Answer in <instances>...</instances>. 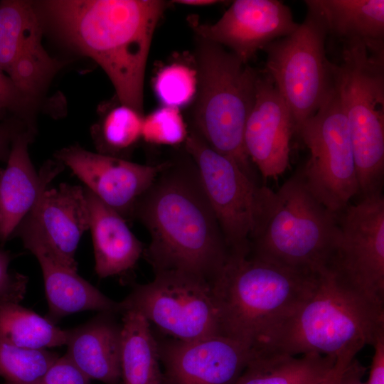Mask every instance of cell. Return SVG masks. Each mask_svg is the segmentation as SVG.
Here are the masks:
<instances>
[{
	"mask_svg": "<svg viewBox=\"0 0 384 384\" xmlns=\"http://www.w3.org/2000/svg\"><path fill=\"white\" fill-rule=\"evenodd\" d=\"M4 384H7V383H4Z\"/></svg>",
	"mask_w": 384,
	"mask_h": 384,
	"instance_id": "obj_39",
	"label": "cell"
},
{
	"mask_svg": "<svg viewBox=\"0 0 384 384\" xmlns=\"http://www.w3.org/2000/svg\"><path fill=\"white\" fill-rule=\"evenodd\" d=\"M366 368L353 358L344 368L338 384H367L363 381Z\"/></svg>",
	"mask_w": 384,
	"mask_h": 384,
	"instance_id": "obj_36",
	"label": "cell"
},
{
	"mask_svg": "<svg viewBox=\"0 0 384 384\" xmlns=\"http://www.w3.org/2000/svg\"><path fill=\"white\" fill-rule=\"evenodd\" d=\"M351 361L346 359L336 360L332 370L319 384H338L342 372Z\"/></svg>",
	"mask_w": 384,
	"mask_h": 384,
	"instance_id": "obj_37",
	"label": "cell"
},
{
	"mask_svg": "<svg viewBox=\"0 0 384 384\" xmlns=\"http://www.w3.org/2000/svg\"><path fill=\"white\" fill-rule=\"evenodd\" d=\"M28 215L53 253L77 271L75 252L81 237L90 228L85 188L67 183L48 188Z\"/></svg>",
	"mask_w": 384,
	"mask_h": 384,
	"instance_id": "obj_20",
	"label": "cell"
},
{
	"mask_svg": "<svg viewBox=\"0 0 384 384\" xmlns=\"http://www.w3.org/2000/svg\"><path fill=\"white\" fill-rule=\"evenodd\" d=\"M119 302L122 314L143 316L166 336L192 342L221 335L212 286L196 275L174 270L154 273Z\"/></svg>",
	"mask_w": 384,
	"mask_h": 384,
	"instance_id": "obj_10",
	"label": "cell"
},
{
	"mask_svg": "<svg viewBox=\"0 0 384 384\" xmlns=\"http://www.w3.org/2000/svg\"><path fill=\"white\" fill-rule=\"evenodd\" d=\"M86 186L85 188L116 210L126 220L132 219L137 200L165 167L161 164H140L126 159L92 152L78 144L54 154Z\"/></svg>",
	"mask_w": 384,
	"mask_h": 384,
	"instance_id": "obj_14",
	"label": "cell"
},
{
	"mask_svg": "<svg viewBox=\"0 0 384 384\" xmlns=\"http://www.w3.org/2000/svg\"><path fill=\"white\" fill-rule=\"evenodd\" d=\"M197 48L198 97L193 131L256 179L243 135L259 72L217 43L199 38Z\"/></svg>",
	"mask_w": 384,
	"mask_h": 384,
	"instance_id": "obj_6",
	"label": "cell"
},
{
	"mask_svg": "<svg viewBox=\"0 0 384 384\" xmlns=\"http://www.w3.org/2000/svg\"><path fill=\"white\" fill-rule=\"evenodd\" d=\"M296 133L310 152L299 169L307 187L338 215L359 188L348 124L335 82L319 110Z\"/></svg>",
	"mask_w": 384,
	"mask_h": 384,
	"instance_id": "obj_11",
	"label": "cell"
},
{
	"mask_svg": "<svg viewBox=\"0 0 384 384\" xmlns=\"http://www.w3.org/2000/svg\"><path fill=\"white\" fill-rule=\"evenodd\" d=\"M70 329H62L46 317L23 307L20 303L0 306V335L23 348L46 350L67 344Z\"/></svg>",
	"mask_w": 384,
	"mask_h": 384,
	"instance_id": "obj_26",
	"label": "cell"
},
{
	"mask_svg": "<svg viewBox=\"0 0 384 384\" xmlns=\"http://www.w3.org/2000/svg\"><path fill=\"white\" fill-rule=\"evenodd\" d=\"M339 235L327 269L384 306V198L361 197L338 214Z\"/></svg>",
	"mask_w": 384,
	"mask_h": 384,
	"instance_id": "obj_12",
	"label": "cell"
},
{
	"mask_svg": "<svg viewBox=\"0 0 384 384\" xmlns=\"http://www.w3.org/2000/svg\"><path fill=\"white\" fill-rule=\"evenodd\" d=\"M132 218L150 235L143 255L154 273L180 271L212 284L229 257L230 251L191 157L166 161L137 200Z\"/></svg>",
	"mask_w": 384,
	"mask_h": 384,
	"instance_id": "obj_2",
	"label": "cell"
},
{
	"mask_svg": "<svg viewBox=\"0 0 384 384\" xmlns=\"http://www.w3.org/2000/svg\"><path fill=\"white\" fill-rule=\"evenodd\" d=\"M188 133L178 108L163 106L143 117L141 139L149 144L179 145Z\"/></svg>",
	"mask_w": 384,
	"mask_h": 384,
	"instance_id": "obj_30",
	"label": "cell"
},
{
	"mask_svg": "<svg viewBox=\"0 0 384 384\" xmlns=\"http://www.w3.org/2000/svg\"><path fill=\"white\" fill-rule=\"evenodd\" d=\"M230 253L248 254L276 193L245 173L232 159L212 149L195 131L185 142Z\"/></svg>",
	"mask_w": 384,
	"mask_h": 384,
	"instance_id": "obj_8",
	"label": "cell"
},
{
	"mask_svg": "<svg viewBox=\"0 0 384 384\" xmlns=\"http://www.w3.org/2000/svg\"><path fill=\"white\" fill-rule=\"evenodd\" d=\"M334 82L347 119L361 197L382 193L384 176V50L344 43Z\"/></svg>",
	"mask_w": 384,
	"mask_h": 384,
	"instance_id": "obj_7",
	"label": "cell"
},
{
	"mask_svg": "<svg viewBox=\"0 0 384 384\" xmlns=\"http://www.w3.org/2000/svg\"><path fill=\"white\" fill-rule=\"evenodd\" d=\"M307 13L289 35L268 44L266 73L289 107L297 132L319 110L334 85V66L326 58L329 34L315 0L305 1Z\"/></svg>",
	"mask_w": 384,
	"mask_h": 384,
	"instance_id": "obj_9",
	"label": "cell"
},
{
	"mask_svg": "<svg viewBox=\"0 0 384 384\" xmlns=\"http://www.w3.org/2000/svg\"><path fill=\"white\" fill-rule=\"evenodd\" d=\"M318 277L230 253L211 284L221 335L259 351L311 295Z\"/></svg>",
	"mask_w": 384,
	"mask_h": 384,
	"instance_id": "obj_3",
	"label": "cell"
},
{
	"mask_svg": "<svg viewBox=\"0 0 384 384\" xmlns=\"http://www.w3.org/2000/svg\"><path fill=\"white\" fill-rule=\"evenodd\" d=\"M372 346L374 353L366 383L384 384V332L378 335Z\"/></svg>",
	"mask_w": 384,
	"mask_h": 384,
	"instance_id": "obj_35",
	"label": "cell"
},
{
	"mask_svg": "<svg viewBox=\"0 0 384 384\" xmlns=\"http://www.w3.org/2000/svg\"><path fill=\"white\" fill-rule=\"evenodd\" d=\"M335 363L336 359L317 353H254L236 384H319Z\"/></svg>",
	"mask_w": 384,
	"mask_h": 384,
	"instance_id": "obj_24",
	"label": "cell"
},
{
	"mask_svg": "<svg viewBox=\"0 0 384 384\" xmlns=\"http://www.w3.org/2000/svg\"><path fill=\"white\" fill-rule=\"evenodd\" d=\"M14 235L37 259L43 274L48 305L46 318L56 324L65 316L87 310L122 313L115 302L62 263L45 243L32 219L26 215Z\"/></svg>",
	"mask_w": 384,
	"mask_h": 384,
	"instance_id": "obj_18",
	"label": "cell"
},
{
	"mask_svg": "<svg viewBox=\"0 0 384 384\" xmlns=\"http://www.w3.org/2000/svg\"><path fill=\"white\" fill-rule=\"evenodd\" d=\"M26 129L30 128L16 117L0 121V161H7L14 138Z\"/></svg>",
	"mask_w": 384,
	"mask_h": 384,
	"instance_id": "obj_34",
	"label": "cell"
},
{
	"mask_svg": "<svg viewBox=\"0 0 384 384\" xmlns=\"http://www.w3.org/2000/svg\"><path fill=\"white\" fill-rule=\"evenodd\" d=\"M294 133L293 117L285 101L270 77L259 73L243 142L250 161L263 177L275 178L286 171Z\"/></svg>",
	"mask_w": 384,
	"mask_h": 384,
	"instance_id": "obj_17",
	"label": "cell"
},
{
	"mask_svg": "<svg viewBox=\"0 0 384 384\" xmlns=\"http://www.w3.org/2000/svg\"><path fill=\"white\" fill-rule=\"evenodd\" d=\"M122 314L121 380L124 384H162L157 342L149 322L136 312Z\"/></svg>",
	"mask_w": 384,
	"mask_h": 384,
	"instance_id": "obj_25",
	"label": "cell"
},
{
	"mask_svg": "<svg viewBox=\"0 0 384 384\" xmlns=\"http://www.w3.org/2000/svg\"><path fill=\"white\" fill-rule=\"evenodd\" d=\"M42 100L21 90L0 68V121L16 117L36 131V114Z\"/></svg>",
	"mask_w": 384,
	"mask_h": 384,
	"instance_id": "obj_31",
	"label": "cell"
},
{
	"mask_svg": "<svg viewBox=\"0 0 384 384\" xmlns=\"http://www.w3.org/2000/svg\"><path fill=\"white\" fill-rule=\"evenodd\" d=\"M114 313L100 312L70 329L66 356L90 380L105 384L121 380L122 324Z\"/></svg>",
	"mask_w": 384,
	"mask_h": 384,
	"instance_id": "obj_21",
	"label": "cell"
},
{
	"mask_svg": "<svg viewBox=\"0 0 384 384\" xmlns=\"http://www.w3.org/2000/svg\"><path fill=\"white\" fill-rule=\"evenodd\" d=\"M329 33L344 43L358 41L384 50L383 0H315Z\"/></svg>",
	"mask_w": 384,
	"mask_h": 384,
	"instance_id": "obj_23",
	"label": "cell"
},
{
	"mask_svg": "<svg viewBox=\"0 0 384 384\" xmlns=\"http://www.w3.org/2000/svg\"><path fill=\"white\" fill-rule=\"evenodd\" d=\"M384 332V307L373 303L333 272L319 274L311 295L257 353H317L353 360Z\"/></svg>",
	"mask_w": 384,
	"mask_h": 384,
	"instance_id": "obj_4",
	"label": "cell"
},
{
	"mask_svg": "<svg viewBox=\"0 0 384 384\" xmlns=\"http://www.w3.org/2000/svg\"><path fill=\"white\" fill-rule=\"evenodd\" d=\"M270 213L247 255L294 272L327 269L339 235L338 215L323 205L299 170L275 192Z\"/></svg>",
	"mask_w": 384,
	"mask_h": 384,
	"instance_id": "obj_5",
	"label": "cell"
},
{
	"mask_svg": "<svg viewBox=\"0 0 384 384\" xmlns=\"http://www.w3.org/2000/svg\"><path fill=\"white\" fill-rule=\"evenodd\" d=\"M174 2L190 6H206L214 4L220 1L214 0H178L174 1Z\"/></svg>",
	"mask_w": 384,
	"mask_h": 384,
	"instance_id": "obj_38",
	"label": "cell"
},
{
	"mask_svg": "<svg viewBox=\"0 0 384 384\" xmlns=\"http://www.w3.org/2000/svg\"><path fill=\"white\" fill-rule=\"evenodd\" d=\"M154 91L163 106L178 108L188 104L198 90V73L187 65L174 63L161 69Z\"/></svg>",
	"mask_w": 384,
	"mask_h": 384,
	"instance_id": "obj_29",
	"label": "cell"
},
{
	"mask_svg": "<svg viewBox=\"0 0 384 384\" xmlns=\"http://www.w3.org/2000/svg\"><path fill=\"white\" fill-rule=\"evenodd\" d=\"M188 21L198 38L229 48L247 64L260 50L299 26L290 9L277 0H236L213 24L193 16Z\"/></svg>",
	"mask_w": 384,
	"mask_h": 384,
	"instance_id": "obj_16",
	"label": "cell"
},
{
	"mask_svg": "<svg viewBox=\"0 0 384 384\" xmlns=\"http://www.w3.org/2000/svg\"><path fill=\"white\" fill-rule=\"evenodd\" d=\"M40 384H91L87 377L66 356L59 358L43 375Z\"/></svg>",
	"mask_w": 384,
	"mask_h": 384,
	"instance_id": "obj_33",
	"label": "cell"
},
{
	"mask_svg": "<svg viewBox=\"0 0 384 384\" xmlns=\"http://www.w3.org/2000/svg\"><path fill=\"white\" fill-rule=\"evenodd\" d=\"M58 358L47 350L18 347L0 335V377L7 384H40Z\"/></svg>",
	"mask_w": 384,
	"mask_h": 384,
	"instance_id": "obj_28",
	"label": "cell"
},
{
	"mask_svg": "<svg viewBox=\"0 0 384 384\" xmlns=\"http://www.w3.org/2000/svg\"><path fill=\"white\" fill-rule=\"evenodd\" d=\"M85 188L90 210L95 270L100 278L122 275L132 270L143 255V243L127 220Z\"/></svg>",
	"mask_w": 384,
	"mask_h": 384,
	"instance_id": "obj_22",
	"label": "cell"
},
{
	"mask_svg": "<svg viewBox=\"0 0 384 384\" xmlns=\"http://www.w3.org/2000/svg\"><path fill=\"white\" fill-rule=\"evenodd\" d=\"M43 23L36 4L0 1V68L21 90L40 100L64 65L44 48Z\"/></svg>",
	"mask_w": 384,
	"mask_h": 384,
	"instance_id": "obj_13",
	"label": "cell"
},
{
	"mask_svg": "<svg viewBox=\"0 0 384 384\" xmlns=\"http://www.w3.org/2000/svg\"><path fill=\"white\" fill-rule=\"evenodd\" d=\"M36 132L26 129L14 138L6 161L0 170V242L14 234L24 218L35 207L50 181L64 166L48 160L36 170L29 156L28 146Z\"/></svg>",
	"mask_w": 384,
	"mask_h": 384,
	"instance_id": "obj_19",
	"label": "cell"
},
{
	"mask_svg": "<svg viewBox=\"0 0 384 384\" xmlns=\"http://www.w3.org/2000/svg\"><path fill=\"white\" fill-rule=\"evenodd\" d=\"M143 117L119 101L115 105L101 110L99 120L91 127L97 152L123 158V154L141 139Z\"/></svg>",
	"mask_w": 384,
	"mask_h": 384,
	"instance_id": "obj_27",
	"label": "cell"
},
{
	"mask_svg": "<svg viewBox=\"0 0 384 384\" xmlns=\"http://www.w3.org/2000/svg\"><path fill=\"white\" fill-rule=\"evenodd\" d=\"M162 384H236L253 356L245 345L218 335L185 342L154 334Z\"/></svg>",
	"mask_w": 384,
	"mask_h": 384,
	"instance_id": "obj_15",
	"label": "cell"
},
{
	"mask_svg": "<svg viewBox=\"0 0 384 384\" xmlns=\"http://www.w3.org/2000/svg\"><path fill=\"white\" fill-rule=\"evenodd\" d=\"M12 256L0 249V306L8 303H20L23 299L28 277L9 269Z\"/></svg>",
	"mask_w": 384,
	"mask_h": 384,
	"instance_id": "obj_32",
	"label": "cell"
},
{
	"mask_svg": "<svg viewBox=\"0 0 384 384\" xmlns=\"http://www.w3.org/2000/svg\"><path fill=\"white\" fill-rule=\"evenodd\" d=\"M46 20L71 48L95 61L117 100L143 114L147 58L166 8L159 0H49L38 4Z\"/></svg>",
	"mask_w": 384,
	"mask_h": 384,
	"instance_id": "obj_1",
	"label": "cell"
}]
</instances>
